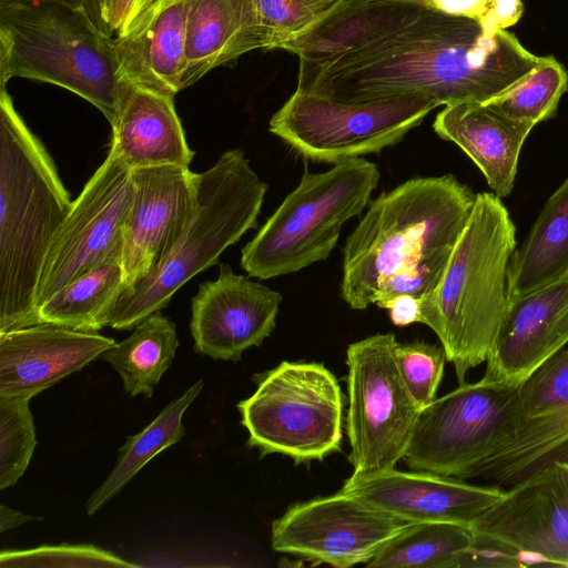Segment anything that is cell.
I'll return each mask as SVG.
<instances>
[{"label": "cell", "mask_w": 568, "mask_h": 568, "mask_svg": "<svg viewBox=\"0 0 568 568\" xmlns=\"http://www.w3.org/2000/svg\"><path fill=\"white\" fill-rule=\"evenodd\" d=\"M507 30L425 4L398 27L343 53L300 59L296 89L344 103L424 95L439 105L486 102L538 63Z\"/></svg>", "instance_id": "cell-1"}, {"label": "cell", "mask_w": 568, "mask_h": 568, "mask_svg": "<svg viewBox=\"0 0 568 568\" xmlns=\"http://www.w3.org/2000/svg\"><path fill=\"white\" fill-rule=\"evenodd\" d=\"M476 194L452 174L414 178L368 205L343 248L341 293L353 310L398 295L422 298L440 282Z\"/></svg>", "instance_id": "cell-2"}, {"label": "cell", "mask_w": 568, "mask_h": 568, "mask_svg": "<svg viewBox=\"0 0 568 568\" xmlns=\"http://www.w3.org/2000/svg\"><path fill=\"white\" fill-rule=\"evenodd\" d=\"M72 202L47 149L0 88V334L41 323L39 277Z\"/></svg>", "instance_id": "cell-3"}, {"label": "cell", "mask_w": 568, "mask_h": 568, "mask_svg": "<svg viewBox=\"0 0 568 568\" xmlns=\"http://www.w3.org/2000/svg\"><path fill=\"white\" fill-rule=\"evenodd\" d=\"M516 244V226L500 197L477 193L440 282L419 298V323L439 338L459 384L486 362L507 312Z\"/></svg>", "instance_id": "cell-4"}, {"label": "cell", "mask_w": 568, "mask_h": 568, "mask_svg": "<svg viewBox=\"0 0 568 568\" xmlns=\"http://www.w3.org/2000/svg\"><path fill=\"white\" fill-rule=\"evenodd\" d=\"M267 184L240 149L224 152L196 173L193 215L165 257L135 285L124 288L105 326L131 331L165 308L193 276L215 265L222 253L257 224Z\"/></svg>", "instance_id": "cell-5"}, {"label": "cell", "mask_w": 568, "mask_h": 568, "mask_svg": "<svg viewBox=\"0 0 568 568\" xmlns=\"http://www.w3.org/2000/svg\"><path fill=\"white\" fill-rule=\"evenodd\" d=\"M51 83L87 100L111 123L122 81L114 39L79 9L0 8V88L14 78Z\"/></svg>", "instance_id": "cell-6"}, {"label": "cell", "mask_w": 568, "mask_h": 568, "mask_svg": "<svg viewBox=\"0 0 568 568\" xmlns=\"http://www.w3.org/2000/svg\"><path fill=\"white\" fill-rule=\"evenodd\" d=\"M378 181L377 165L361 156L322 173L305 170L297 187L242 248V268L267 280L326 260L344 223L371 203Z\"/></svg>", "instance_id": "cell-7"}, {"label": "cell", "mask_w": 568, "mask_h": 568, "mask_svg": "<svg viewBox=\"0 0 568 568\" xmlns=\"http://www.w3.org/2000/svg\"><path fill=\"white\" fill-rule=\"evenodd\" d=\"M256 383V390L237 404L250 447L297 464L323 460L339 449L343 395L323 364L282 362L258 375Z\"/></svg>", "instance_id": "cell-8"}, {"label": "cell", "mask_w": 568, "mask_h": 568, "mask_svg": "<svg viewBox=\"0 0 568 568\" xmlns=\"http://www.w3.org/2000/svg\"><path fill=\"white\" fill-rule=\"evenodd\" d=\"M519 385L480 378L423 407L403 460L412 469L467 479L513 438Z\"/></svg>", "instance_id": "cell-9"}, {"label": "cell", "mask_w": 568, "mask_h": 568, "mask_svg": "<svg viewBox=\"0 0 568 568\" xmlns=\"http://www.w3.org/2000/svg\"><path fill=\"white\" fill-rule=\"evenodd\" d=\"M438 105L417 94L344 103L295 89L268 130L303 158L334 164L397 144Z\"/></svg>", "instance_id": "cell-10"}, {"label": "cell", "mask_w": 568, "mask_h": 568, "mask_svg": "<svg viewBox=\"0 0 568 568\" xmlns=\"http://www.w3.org/2000/svg\"><path fill=\"white\" fill-rule=\"evenodd\" d=\"M393 333L347 347L346 433L355 475L394 469L408 447L422 407L399 372Z\"/></svg>", "instance_id": "cell-11"}, {"label": "cell", "mask_w": 568, "mask_h": 568, "mask_svg": "<svg viewBox=\"0 0 568 568\" xmlns=\"http://www.w3.org/2000/svg\"><path fill=\"white\" fill-rule=\"evenodd\" d=\"M132 199L131 169L110 150L50 245L37 286L38 314L51 296L100 265L122 242Z\"/></svg>", "instance_id": "cell-12"}, {"label": "cell", "mask_w": 568, "mask_h": 568, "mask_svg": "<svg viewBox=\"0 0 568 568\" xmlns=\"http://www.w3.org/2000/svg\"><path fill=\"white\" fill-rule=\"evenodd\" d=\"M342 491L291 506L273 521L277 552L347 568L371 561L409 525Z\"/></svg>", "instance_id": "cell-13"}, {"label": "cell", "mask_w": 568, "mask_h": 568, "mask_svg": "<svg viewBox=\"0 0 568 568\" xmlns=\"http://www.w3.org/2000/svg\"><path fill=\"white\" fill-rule=\"evenodd\" d=\"M552 463L568 464V344L519 385L513 438L468 478L507 488Z\"/></svg>", "instance_id": "cell-14"}, {"label": "cell", "mask_w": 568, "mask_h": 568, "mask_svg": "<svg viewBox=\"0 0 568 568\" xmlns=\"http://www.w3.org/2000/svg\"><path fill=\"white\" fill-rule=\"evenodd\" d=\"M469 526L518 551L525 567H568V464L552 463L505 488Z\"/></svg>", "instance_id": "cell-15"}, {"label": "cell", "mask_w": 568, "mask_h": 568, "mask_svg": "<svg viewBox=\"0 0 568 568\" xmlns=\"http://www.w3.org/2000/svg\"><path fill=\"white\" fill-rule=\"evenodd\" d=\"M131 176L133 199L122 237L124 288L135 285L165 257L196 202V173L190 168H136Z\"/></svg>", "instance_id": "cell-16"}, {"label": "cell", "mask_w": 568, "mask_h": 568, "mask_svg": "<svg viewBox=\"0 0 568 568\" xmlns=\"http://www.w3.org/2000/svg\"><path fill=\"white\" fill-rule=\"evenodd\" d=\"M281 301L278 292L221 264L217 278L202 283L191 302L194 351L215 359L239 361L244 351L260 346L274 331Z\"/></svg>", "instance_id": "cell-17"}, {"label": "cell", "mask_w": 568, "mask_h": 568, "mask_svg": "<svg viewBox=\"0 0 568 568\" xmlns=\"http://www.w3.org/2000/svg\"><path fill=\"white\" fill-rule=\"evenodd\" d=\"M496 485H471L464 479L426 471L394 469L347 478L342 493L409 523H470L498 501Z\"/></svg>", "instance_id": "cell-18"}, {"label": "cell", "mask_w": 568, "mask_h": 568, "mask_svg": "<svg viewBox=\"0 0 568 568\" xmlns=\"http://www.w3.org/2000/svg\"><path fill=\"white\" fill-rule=\"evenodd\" d=\"M568 344V276L513 298L483 378L520 385Z\"/></svg>", "instance_id": "cell-19"}, {"label": "cell", "mask_w": 568, "mask_h": 568, "mask_svg": "<svg viewBox=\"0 0 568 568\" xmlns=\"http://www.w3.org/2000/svg\"><path fill=\"white\" fill-rule=\"evenodd\" d=\"M98 332L40 323L0 334V396L29 397L81 371L113 346Z\"/></svg>", "instance_id": "cell-20"}, {"label": "cell", "mask_w": 568, "mask_h": 568, "mask_svg": "<svg viewBox=\"0 0 568 568\" xmlns=\"http://www.w3.org/2000/svg\"><path fill=\"white\" fill-rule=\"evenodd\" d=\"M187 6L189 0H155L114 38L122 82L173 97L182 90Z\"/></svg>", "instance_id": "cell-21"}, {"label": "cell", "mask_w": 568, "mask_h": 568, "mask_svg": "<svg viewBox=\"0 0 568 568\" xmlns=\"http://www.w3.org/2000/svg\"><path fill=\"white\" fill-rule=\"evenodd\" d=\"M534 126L505 115L486 102L445 105L433 124L439 138L455 143L467 154L500 199L514 189L519 154Z\"/></svg>", "instance_id": "cell-22"}, {"label": "cell", "mask_w": 568, "mask_h": 568, "mask_svg": "<svg viewBox=\"0 0 568 568\" xmlns=\"http://www.w3.org/2000/svg\"><path fill=\"white\" fill-rule=\"evenodd\" d=\"M110 150L132 170L154 165L189 168L194 156L175 111L174 97L122 82L110 123Z\"/></svg>", "instance_id": "cell-23"}, {"label": "cell", "mask_w": 568, "mask_h": 568, "mask_svg": "<svg viewBox=\"0 0 568 568\" xmlns=\"http://www.w3.org/2000/svg\"><path fill=\"white\" fill-rule=\"evenodd\" d=\"M267 45L253 0H189L182 90L214 68Z\"/></svg>", "instance_id": "cell-24"}, {"label": "cell", "mask_w": 568, "mask_h": 568, "mask_svg": "<svg viewBox=\"0 0 568 568\" xmlns=\"http://www.w3.org/2000/svg\"><path fill=\"white\" fill-rule=\"evenodd\" d=\"M423 0H349L281 49L304 60L325 59L354 49L413 17Z\"/></svg>", "instance_id": "cell-25"}, {"label": "cell", "mask_w": 568, "mask_h": 568, "mask_svg": "<svg viewBox=\"0 0 568 568\" xmlns=\"http://www.w3.org/2000/svg\"><path fill=\"white\" fill-rule=\"evenodd\" d=\"M568 276V179L550 195L507 273L508 300Z\"/></svg>", "instance_id": "cell-26"}, {"label": "cell", "mask_w": 568, "mask_h": 568, "mask_svg": "<svg viewBox=\"0 0 568 568\" xmlns=\"http://www.w3.org/2000/svg\"><path fill=\"white\" fill-rule=\"evenodd\" d=\"M124 286L121 242L100 265L43 303L39 308L40 322L99 332Z\"/></svg>", "instance_id": "cell-27"}, {"label": "cell", "mask_w": 568, "mask_h": 568, "mask_svg": "<svg viewBox=\"0 0 568 568\" xmlns=\"http://www.w3.org/2000/svg\"><path fill=\"white\" fill-rule=\"evenodd\" d=\"M178 346L175 324L156 312L140 322L124 341L104 351L100 358L119 373L125 393L150 398L171 366Z\"/></svg>", "instance_id": "cell-28"}, {"label": "cell", "mask_w": 568, "mask_h": 568, "mask_svg": "<svg viewBox=\"0 0 568 568\" xmlns=\"http://www.w3.org/2000/svg\"><path fill=\"white\" fill-rule=\"evenodd\" d=\"M202 387V379L195 382L180 397L170 402L141 432L126 437L118 450L114 467L85 504L89 516L115 497L155 455L182 439L185 433L182 416Z\"/></svg>", "instance_id": "cell-29"}, {"label": "cell", "mask_w": 568, "mask_h": 568, "mask_svg": "<svg viewBox=\"0 0 568 568\" xmlns=\"http://www.w3.org/2000/svg\"><path fill=\"white\" fill-rule=\"evenodd\" d=\"M473 541L470 526L413 523L366 565L376 568H458Z\"/></svg>", "instance_id": "cell-30"}, {"label": "cell", "mask_w": 568, "mask_h": 568, "mask_svg": "<svg viewBox=\"0 0 568 568\" xmlns=\"http://www.w3.org/2000/svg\"><path fill=\"white\" fill-rule=\"evenodd\" d=\"M568 90V73L552 55L539 57L537 65L505 92L486 101L505 115L534 123L551 119Z\"/></svg>", "instance_id": "cell-31"}, {"label": "cell", "mask_w": 568, "mask_h": 568, "mask_svg": "<svg viewBox=\"0 0 568 568\" xmlns=\"http://www.w3.org/2000/svg\"><path fill=\"white\" fill-rule=\"evenodd\" d=\"M29 397L0 396V489L26 471L37 445Z\"/></svg>", "instance_id": "cell-32"}, {"label": "cell", "mask_w": 568, "mask_h": 568, "mask_svg": "<svg viewBox=\"0 0 568 568\" xmlns=\"http://www.w3.org/2000/svg\"><path fill=\"white\" fill-rule=\"evenodd\" d=\"M349 0H253L267 36V50L307 33Z\"/></svg>", "instance_id": "cell-33"}, {"label": "cell", "mask_w": 568, "mask_h": 568, "mask_svg": "<svg viewBox=\"0 0 568 568\" xmlns=\"http://www.w3.org/2000/svg\"><path fill=\"white\" fill-rule=\"evenodd\" d=\"M3 567H121L134 568L139 565L124 560L118 555L94 545L61 544L40 546L32 549H3L0 552Z\"/></svg>", "instance_id": "cell-34"}, {"label": "cell", "mask_w": 568, "mask_h": 568, "mask_svg": "<svg viewBox=\"0 0 568 568\" xmlns=\"http://www.w3.org/2000/svg\"><path fill=\"white\" fill-rule=\"evenodd\" d=\"M395 356L402 377L417 404L422 408L430 404L435 399L447 361L442 344L397 342Z\"/></svg>", "instance_id": "cell-35"}, {"label": "cell", "mask_w": 568, "mask_h": 568, "mask_svg": "<svg viewBox=\"0 0 568 568\" xmlns=\"http://www.w3.org/2000/svg\"><path fill=\"white\" fill-rule=\"evenodd\" d=\"M525 567L521 556L509 546L489 537L473 534V541L458 568Z\"/></svg>", "instance_id": "cell-36"}, {"label": "cell", "mask_w": 568, "mask_h": 568, "mask_svg": "<svg viewBox=\"0 0 568 568\" xmlns=\"http://www.w3.org/2000/svg\"><path fill=\"white\" fill-rule=\"evenodd\" d=\"M155 0H106L104 19L110 36H122Z\"/></svg>", "instance_id": "cell-37"}, {"label": "cell", "mask_w": 568, "mask_h": 568, "mask_svg": "<svg viewBox=\"0 0 568 568\" xmlns=\"http://www.w3.org/2000/svg\"><path fill=\"white\" fill-rule=\"evenodd\" d=\"M523 12L521 0H495L479 24L487 34L491 36L517 23Z\"/></svg>", "instance_id": "cell-38"}, {"label": "cell", "mask_w": 568, "mask_h": 568, "mask_svg": "<svg viewBox=\"0 0 568 568\" xmlns=\"http://www.w3.org/2000/svg\"><path fill=\"white\" fill-rule=\"evenodd\" d=\"M495 0H423L433 10L480 21Z\"/></svg>", "instance_id": "cell-39"}, {"label": "cell", "mask_w": 568, "mask_h": 568, "mask_svg": "<svg viewBox=\"0 0 568 568\" xmlns=\"http://www.w3.org/2000/svg\"><path fill=\"white\" fill-rule=\"evenodd\" d=\"M379 307L389 310L390 320L397 326L419 323V298L412 295H398Z\"/></svg>", "instance_id": "cell-40"}, {"label": "cell", "mask_w": 568, "mask_h": 568, "mask_svg": "<svg viewBox=\"0 0 568 568\" xmlns=\"http://www.w3.org/2000/svg\"><path fill=\"white\" fill-rule=\"evenodd\" d=\"M105 1L106 0H80V3L81 10L87 14L90 21L100 31L110 36L104 19Z\"/></svg>", "instance_id": "cell-41"}, {"label": "cell", "mask_w": 568, "mask_h": 568, "mask_svg": "<svg viewBox=\"0 0 568 568\" xmlns=\"http://www.w3.org/2000/svg\"><path fill=\"white\" fill-rule=\"evenodd\" d=\"M40 519H42V517L26 515L21 511L7 507L6 505L0 506L1 532H4L6 530L20 526L24 523Z\"/></svg>", "instance_id": "cell-42"}, {"label": "cell", "mask_w": 568, "mask_h": 568, "mask_svg": "<svg viewBox=\"0 0 568 568\" xmlns=\"http://www.w3.org/2000/svg\"><path fill=\"white\" fill-rule=\"evenodd\" d=\"M60 4L81 10L80 0H0V8L28 7L36 4Z\"/></svg>", "instance_id": "cell-43"}]
</instances>
